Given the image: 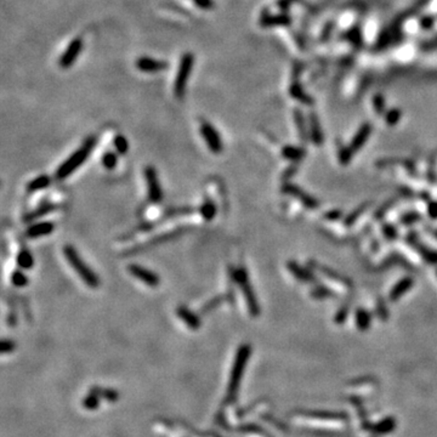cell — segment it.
<instances>
[{
    "instance_id": "cell-31",
    "label": "cell",
    "mask_w": 437,
    "mask_h": 437,
    "mask_svg": "<svg viewBox=\"0 0 437 437\" xmlns=\"http://www.w3.org/2000/svg\"><path fill=\"white\" fill-rule=\"evenodd\" d=\"M312 296L316 299H325V298H333L334 296V293L332 291H329L328 288L325 287H320L318 286L316 288L312 291Z\"/></svg>"
},
{
    "instance_id": "cell-5",
    "label": "cell",
    "mask_w": 437,
    "mask_h": 437,
    "mask_svg": "<svg viewBox=\"0 0 437 437\" xmlns=\"http://www.w3.org/2000/svg\"><path fill=\"white\" fill-rule=\"evenodd\" d=\"M250 356V348L248 345H242L237 351L236 359H234L233 369H232L231 374V384H230V389L231 391L237 390L238 387L240 378H242L243 373H244V368L248 363V359Z\"/></svg>"
},
{
    "instance_id": "cell-7",
    "label": "cell",
    "mask_w": 437,
    "mask_h": 437,
    "mask_svg": "<svg viewBox=\"0 0 437 437\" xmlns=\"http://www.w3.org/2000/svg\"><path fill=\"white\" fill-rule=\"evenodd\" d=\"M83 48H84V43H83L82 38H74L71 43L68 44V46L66 48V50L63 51V54L61 55L58 64L62 68L67 69L77 61V58H79V55L82 54Z\"/></svg>"
},
{
    "instance_id": "cell-26",
    "label": "cell",
    "mask_w": 437,
    "mask_h": 437,
    "mask_svg": "<svg viewBox=\"0 0 437 437\" xmlns=\"http://www.w3.org/2000/svg\"><path fill=\"white\" fill-rule=\"evenodd\" d=\"M49 185H50V179H49V176H46V175H41V176L35 177L34 180H32L29 183H28L27 190L29 191V192H35V191L44 190V188L48 187Z\"/></svg>"
},
{
    "instance_id": "cell-10",
    "label": "cell",
    "mask_w": 437,
    "mask_h": 437,
    "mask_svg": "<svg viewBox=\"0 0 437 437\" xmlns=\"http://www.w3.org/2000/svg\"><path fill=\"white\" fill-rule=\"evenodd\" d=\"M283 192L289 196H293L294 198H296L298 201L301 202L302 205L306 206L307 209H317L318 206H320L316 198L310 196L309 193H306L302 188L298 187V186L294 185V183H287V185H284Z\"/></svg>"
},
{
    "instance_id": "cell-27",
    "label": "cell",
    "mask_w": 437,
    "mask_h": 437,
    "mask_svg": "<svg viewBox=\"0 0 437 437\" xmlns=\"http://www.w3.org/2000/svg\"><path fill=\"white\" fill-rule=\"evenodd\" d=\"M338 157H339V162L341 164L346 165L352 160L353 157V149L351 148V146H344L341 148H339L338 152Z\"/></svg>"
},
{
    "instance_id": "cell-36",
    "label": "cell",
    "mask_w": 437,
    "mask_h": 437,
    "mask_svg": "<svg viewBox=\"0 0 437 437\" xmlns=\"http://www.w3.org/2000/svg\"><path fill=\"white\" fill-rule=\"evenodd\" d=\"M382 232H384L385 237L389 239H395L397 237L396 229H395L394 226H391V225H385V226L382 227Z\"/></svg>"
},
{
    "instance_id": "cell-14",
    "label": "cell",
    "mask_w": 437,
    "mask_h": 437,
    "mask_svg": "<svg viewBox=\"0 0 437 437\" xmlns=\"http://www.w3.org/2000/svg\"><path fill=\"white\" fill-rule=\"evenodd\" d=\"M55 230V225L51 221H44L39 222V224H34L32 226L28 227L27 230V236L29 238H39V237H44L50 234L51 232Z\"/></svg>"
},
{
    "instance_id": "cell-28",
    "label": "cell",
    "mask_w": 437,
    "mask_h": 437,
    "mask_svg": "<svg viewBox=\"0 0 437 437\" xmlns=\"http://www.w3.org/2000/svg\"><path fill=\"white\" fill-rule=\"evenodd\" d=\"M118 163V156L115 153V152H106L102 157V165L106 168L107 170H112L115 169L116 165Z\"/></svg>"
},
{
    "instance_id": "cell-4",
    "label": "cell",
    "mask_w": 437,
    "mask_h": 437,
    "mask_svg": "<svg viewBox=\"0 0 437 437\" xmlns=\"http://www.w3.org/2000/svg\"><path fill=\"white\" fill-rule=\"evenodd\" d=\"M193 64H195V56L191 53H186L181 56V60L177 68L176 77L174 80V95L177 99H182L186 94L188 79L192 73Z\"/></svg>"
},
{
    "instance_id": "cell-41",
    "label": "cell",
    "mask_w": 437,
    "mask_h": 437,
    "mask_svg": "<svg viewBox=\"0 0 437 437\" xmlns=\"http://www.w3.org/2000/svg\"><path fill=\"white\" fill-rule=\"evenodd\" d=\"M14 348V344L9 340L2 341V351H11V349Z\"/></svg>"
},
{
    "instance_id": "cell-3",
    "label": "cell",
    "mask_w": 437,
    "mask_h": 437,
    "mask_svg": "<svg viewBox=\"0 0 437 437\" xmlns=\"http://www.w3.org/2000/svg\"><path fill=\"white\" fill-rule=\"evenodd\" d=\"M233 277L236 283L239 286L243 295H244L248 310H249V314L254 317L259 316V314H260V306H259V302L257 295H255L254 293V289H253L252 284H250L249 282L247 270H245L244 267L236 268V270L233 271Z\"/></svg>"
},
{
    "instance_id": "cell-39",
    "label": "cell",
    "mask_w": 437,
    "mask_h": 437,
    "mask_svg": "<svg viewBox=\"0 0 437 437\" xmlns=\"http://www.w3.org/2000/svg\"><path fill=\"white\" fill-rule=\"evenodd\" d=\"M324 218L327 220H330V221H334V220H338V219L341 218V211L340 210L328 211V213H325Z\"/></svg>"
},
{
    "instance_id": "cell-20",
    "label": "cell",
    "mask_w": 437,
    "mask_h": 437,
    "mask_svg": "<svg viewBox=\"0 0 437 437\" xmlns=\"http://www.w3.org/2000/svg\"><path fill=\"white\" fill-rule=\"evenodd\" d=\"M371 131H372V128H371V125H368V124H366V125H363L361 129H359V130L357 131V134L355 135V138H353L352 142H351V145H350L351 148L353 149V152L359 151V149L363 147V145L366 144V141L368 140L369 135H371Z\"/></svg>"
},
{
    "instance_id": "cell-13",
    "label": "cell",
    "mask_w": 437,
    "mask_h": 437,
    "mask_svg": "<svg viewBox=\"0 0 437 437\" xmlns=\"http://www.w3.org/2000/svg\"><path fill=\"white\" fill-rule=\"evenodd\" d=\"M413 284H414V279L412 277H405L401 279L400 282H397L394 287H392L391 291L389 294V300L390 301L395 302L397 301L398 299L402 298L406 293L412 289Z\"/></svg>"
},
{
    "instance_id": "cell-12",
    "label": "cell",
    "mask_w": 437,
    "mask_h": 437,
    "mask_svg": "<svg viewBox=\"0 0 437 437\" xmlns=\"http://www.w3.org/2000/svg\"><path fill=\"white\" fill-rule=\"evenodd\" d=\"M287 267H288L289 272L300 282H304V283H315L316 282V277L314 276V273L307 268L302 267L296 261H288Z\"/></svg>"
},
{
    "instance_id": "cell-42",
    "label": "cell",
    "mask_w": 437,
    "mask_h": 437,
    "mask_svg": "<svg viewBox=\"0 0 437 437\" xmlns=\"http://www.w3.org/2000/svg\"><path fill=\"white\" fill-rule=\"evenodd\" d=\"M436 275H437V271H436Z\"/></svg>"
},
{
    "instance_id": "cell-40",
    "label": "cell",
    "mask_w": 437,
    "mask_h": 437,
    "mask_svg": "<svg viewBox=\"0 0 437 437\" xmlns=\"http://www.w3.org/2000/svg\"><path fill=\"white\" fill-rule=\"evenodd\" d=\"M398 119H400V113L396 112V111L392 113H390V115H387V123L395 124V123H397Z\"/></svg>"
},
{
    "instance_id": "cell-1",
    "label": "cell",
    "mask_w": 437,
    "mask_h": 437,
    "mask_svg": "<svg viewBox=\"0 0 437 437\" xmlns=\"http://www.w3.org/2000/svg\"><path fill=\"white\" fill-rule=\"evenodd\" d=\"M96 142L97 139L95 138V136H90V138L85 140L84 144H83L76 152H73L68 159L64 160V162L61 164V167L56 170L55 174L56 180L62 181L67 179L72 173L76 172L80 165L89 158L92 149H94V147L96 146Z\"/></svg>"
},
{
    "instance_id": "cell-15",
    "label": "cell",
    "mask_w": 437,
    "mask_h": 437,
    "mask_svg": "<svg viewBox=\"0 0 437 437\" xmlns=\"http://www.w3.org/2000/svg\"><path fill=\"white\" fill-rule=\"evenodd\" d=\"M301 415L318 419V420H346L348 415L343 412H329V410H309L301 412Z\"/></svg>"
},
{
    "instance_id": "cell-17",
    "label": "cell",
    "mask_w": 437,
    "mask_h": 437,
    "mask_svg": "<svg viewBox=\"0 0 437 437\" xmlns=\"http://www.w3.org/2000/svg\"><path fill=\"white\" fill-rule=\"evenodd\" d=\"M396 420H395L394 417H386L377 423L376 425H373V429H372V433L377 436H381V435H387V434H391L392 431L396 429Z\"/></svg>"
},
{
    "instance_id": "cell-18",
    "label": "cell",
    "mask_w": 437,
    "mask_h": 437,
    "mask_svg": "<svg viewBox=\"0 0 437 437\" xmlns=\"http://www.w3.org/2000/svg\"><path fill=\"white\" fill-rule=\"evenodd\" d=\"M410 240V244L418 250L419 254L421 255V258L424 259L425 261H428L429 263L431 265H436L437 263V252L436 250L430 249V248L425 247L424 244H420V242L417 240L415 238H409Z\"/></svg>"
},
{
    "instance_id": "cell-16",
    "label": "cell",
    "mask_w": 437,
    "mask_h": 437,
    "mask_svg": "<svg viewBox=\"0 0 437 437\" xmlns=\"http://www.w3.org/2000/svg\"><path fill=\"white\" fill-rule=\"evenodd\" d=\"M315 267L320 271V273H322L328 281H332L333 283L339 284L341 287H345V288H350L351 287V282L349 281L348 278H345L344 276H341L340 273H337L335 271L329 270L328 267H324V266H320V265H315Z\"/></svg>"
},
{
    "instance_id": "cell-33",
    "label": "cell",
    "mask_w": 437,
    "mask_h": 437,
    "mask_svg": "<svg viewBox=\"0 0 437 437\" xmlns=\"http://www.w3.org/2000/svg\"><path fill=\"white\" fill-rule=\"evenodd\" d=\"M367 209V204H364V205H362V206H358L357 209H356L355 211H353L352 214H350V215L348 216V219L345 220V224L348 225V226H350V225H352L353 222L356 221V220H357V218L359 215H361L362 213H363L364 210H366Z\"/></svg>"
},
{
    "instance_id": "cell-8",
    "label": "cell",
    "mask_w": 437,
    "mask_h": 437,
    "mask_svg": "<svg viewBox=\"0 0 437 437\" xmlns=\"http://www.w3.org/2000/svg\"><path fill=\"white\" fill-rule=\"evenodd\" d=\"M145 179H146L147 182L149 201L153 202V203H158L163 198V191L162 187H160L157 170L153 167H147L145 169Z\"/></svg>"
},
{
    "instance_id": "cell-2",
    "label": "cell",
    "mask_w": 437,
    "mask_h": 437,
    "mask_svg": "<svg viewBox=\"0 0 437 437\" xmlns=\"http://www.w3.org/2000/svg\"><path fill=\"white\" fill-rule=\"evenodd\" d=\"M63 255L69 265L72 266L77 275L82 278V281L90 288H97L100 286V278L87 263L84 262L82 258L79 257L78 252L74 249L72 245H66L63 248Z\"/></svg>"
},
{
    "instance_id": "cell-24",
    "label": "cell",
    "mask_w": 437,
    "mask_h": 437,
    "mask_svg": "<svg viewBox=\"0 0 437 437\" xmlns=\"http://www.w3.org/2000/svg\"><path fill=\"white\" fill-rule=\"evenodd\" d=\"M199 213H201V215L203 216V219H205L206 221L213 220L216 215V206L215 204H214V202H211L210 199H205V201L203 202V204L201 205Z\"/></svg>"
},
{
    "instance_id": "cell-43",
    "label": "cell",
    "mask_w": 437,
    "mask_h": 437,
    "mask_svg": "<svg viewBox=\"0 0 437 437\" xmlns=\"http://www.w3.org/2000/svg\"><path fill=\"white\" fill-rule=\"evenodd\" d=\"M436 236H437V233H436Z\"/></svg>"
},
{
    "instance_id": "cell-34",
    "label": "cell",
    "mask_w": 437,
    "mask_h": 437,
    "mask_svg": "<svg viewBox=\"0 0 437 437\" xmlns=\"http://www.w3.org/2000/svg\"><path fill=\"white\" fill-rule=\"evenodd\" d=\"M418 220H420V215H419V213H408L401 218V222H402L403 225H410V224H414V222H417Z\"/></svg>"
},
{
    "instance_id": "cell-22",
    "label": "cell",
    "mask_w": 437,
    "mask_h": 437,
    "mask_svg": "<svg viewBox=\"0 0 437 437\" xmlns=\"http://www.w3.org/2000/svg\"><path fill=\"white\" fill-rule=\"evenodd\" d=\"M282 154H283L284 158L291 160V162H299V160L305 158V152L304 148H299V147L294 146H286L282 148Z\"/></svg>"
},
{
    "instance_id": "cell-25",
    "label": "cell",
    "mask_w": 437,
    "mask_h": 437,
    "mask_svg": "<svg viewBox=\"0 0 437 437\" xmlns=\"http://www.w3.org/2000/svg\"><path fill=\"white\" fill-rule=\"evenodd\" d=\"M17 265L21 268H23V270H29L34 265V259H33L32 254L28 250L23 249L17 255Z\"/></svg>"
},
{
    "instance_id": "cell-35",
    "label": "cell",
    "mask_w": 437,
    "mask_h": 437,
    "mask_svg": "<svg viewBox=\"0 0 437 437\" xmlns=\"http://www.w3.org/2000/svg\"><path fill=\"white\" fill-rule=\"evenodd\" d=\"M348 315H349V306H344L341 307V309H339L337 315H335V323H338V324H343V323L346 320V318H348Z\"/></svg>"
},
{
    "instance_id": "cell-38",
    "label": "cell",
    "mask_w": 437,
    "mask_h": 437,
    "mask_svg": "<svg viewBox=\"0 0 437 437\" xmlns=\"http://www.w3.org/2000/svg\"><path fill=\"white\" fill-rule=\"evenodd\" d=\"M428 214L431 219H437V202H430L428 204Z\"/></svg>"
},
{
    "instance_id": "cell-21",
    "label": "cell",
    "mask_w": 437,
    "mask_h": 437,
    "mask_svg": "<svg viewBox=\"0 0 437 437\" xmlns=\"http://www.w3.org/2000/svg\"><path fill=\"white\" fill-rule=\"evenodd\" d=\"M355 322H356V325H357V328L359 330H362V332H366V330H368V328H371V324H372V315H371V312L369 311H367L366 309H358L357 311H356V315H355Z\"/></svg>"
},
{
    "instance_id": "cell-30",
    "label": "cell",
    "mask_w": 437,
    "mask_h": 437,
    "mask_svg": "<svg viewBox=\"0 0 437 437\" xmlns=\"http://www.w3.org/2000/svg\"><path fill=\"white\" fill-rule=\"evenodd\" d=\"M113 144H115L116 149H117V152L119 154H124V153H126V152H128L129 142H128V140L124 138L123 135H117V136H116L115 140H113Z\"/></svg>"
},
{
    "instance_id": "cell-11",
    "label": "cell",
    "mask_w": 437,
    "mask_h": 437,
    "mask_svg": "<svg viewBox=\"0 0 437 437\" xmlns=\"http://www.w3.org/2000/svg\"><path fill=\"white\" fill-rule=\"evenodd\" d=\"M136 68L142 73H158V72L167 71L169 63L157 58H148V56H141L135 62Z\"/></svg>"
},
{
    "instance_id": "cell-9",
    "label": "cell",
    "mask_w": 437,
    "mask_h": 437,
    "mask_svg": "<svg viewBox=\"0 0 437 437\" xmlns=\"http://www.w3.org/2000/svg\"><path fill=\"white\" fill-rule=\"evenodd\" d=\"M128 271L133 277L138 278L139 281H141L146 286L152 287V288H156V287L159 286L158 275L152 272L148 268L144 267V266L138 265V263H130L128 266Z\"/></svg>"
},
{
    "instance_id": "cell-29",
    "label": "cell",
    "mask_w": 437,
    "mask_h": 437,
    "mask_svg": "<svg viewBox=\"0 0 437 437\" xmlns=\"http://www.w3.org/2000/svg\"><path fill=\"white\" fill-rule=\"evenodd\" d=\"M311 139L316 145H320L323 142V134L320 128L318 126L317 120L312 118L311 121Z\"/></svg>"
},
{
    "instance_id": "cell-32",
    "label": "cell",
    "mask_w": 437,
    "mask_h": 437,
    "mask_svg": "<svg viewBox=\"0 0 437 437\" xmlns=\"http://www.w3.org/2000/svg\"><path fill=\"white\" fill-rule=\"evenodd\" d=\"M11 282L14 286L20 287L21 288V287L27 286L28 278L27 276H26L23 272H21V271H15V272L11 275Z\"/></svg>"
},
{
    "instance_id": "cell-6",
    "label": "cell",
    "mask_w": 437,
    "mask_h": 437,
    "mask_svg": "<svg viewBox=\"0 0 437 437\" xmlns=\"http://www.w3.org/2000/svg\"><path fill=\"white\" fill-rule=\"evenodd\" d=\"M201 135L206 142V146L213 153H220L222 151V140L215 128L208 121H202Z\"/></svg>"
},
{
    "instance_id": "cell-37",
    "label": "cell",
    "mask_w": 437,
    "mask_h": 437,
    "mask_svg": "<svg viewBox=\"0 0 437 437\" xmlns=\"http://www.w3.org/2000/svg\"><path fill=\"white\" fill-rule=\"evenodd\" d=\"M193 2L202 10H210L214 7L213 0H193Z\"/></svg>"
},
{
    "instance_id": "cell-23",
    "label": "cell",
    "mask_w": 437,
    "mask_h": 437,
    "mask_svg": "<svg viewBox=\"0 0 437 437\" xmlns=\"http://www.w3.org/2000/svg\"><path fill=\"white\" fill-rule=\"evenodd\" d=\"M55 209L56 205L53 203L41 204V205L38 206L34 211H32V213H29L27 216H26V221H33V220L40 218V216H44L46 215V214L51 213V211L55 210Z\"/></svg>"
},
{
    "instance_id": "cell-19",
    "label": "cell",
    "mask_w": 437,
    "mask_h": 437,
    "mask_svg": "<svg viewBox=\"0 0 437 437\" xmlns=\"http://www.w3.org/2000/svg\"><path fill=\"white\" fill-rule=\"evenodd\" d=\"M177 316H179L186 324L188 325L192 329H197L201 325V320L196 314H193L190 309H187L186 306H180L177 309Z\"/></svg>"
}]
</instances>
